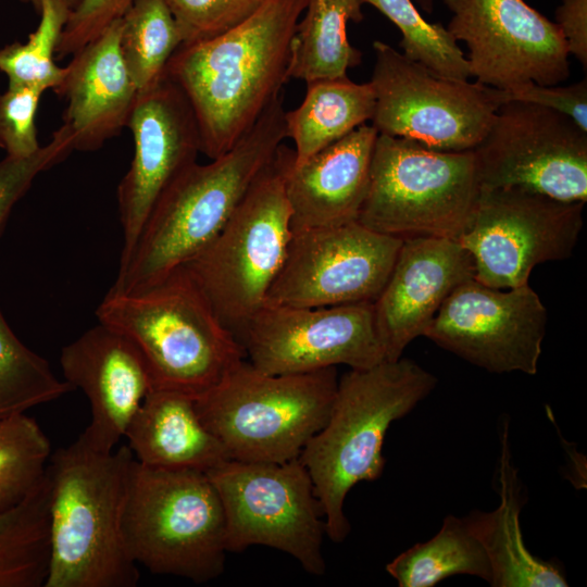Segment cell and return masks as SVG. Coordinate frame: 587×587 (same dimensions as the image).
<instances>
[{"instance_id": "cell-1", "label": "cell", "mask_w": 587, "mask_h": 587, "mask_svg": "<svg viewBox=\"0 0 587 587\" xmlns=\"http://www.w3.org/2000/svg\"><path fill=\"white\" fill-rule=\"evenodd\" d=\"M307 2L264 0L235 27L182 45L170 59L164 74L189 102L209 159L232 149L282 93Z\"/></svg>"}, {"instance_id": "cell-2", "label": "cell", "mask_w": 587, "mask_h": 587, "mask_svg": "<svg viewBox=\"0 0 587 587\" xmlns=\"http://www.w3.org/2000/svg\"><path fill=\"white\" fill-rule=\"evenodd\" d=\"M283 95L227 152L180 172L151 210L110 290L147 288L183 266L223 228L287 138Z\"/></svg>"}, {"instance_id": "cell-3", "label": "cell", "mask_w": 587, "mask_h": 587, "mask_svg": "<svg viewBox=\"0 0 587 587\" xmlns=\"http://www.w3.org/2000/svg\"><path fill=\"white\" fill-rule=\"evenodd\" d=\"M134 454L108 452L79 438L51 453L50 560L43 587H135L137 564L123 537V514Z\"/></svg>"}, {"instance_id": "cell-4", "label": "cell", "mask_w": 587, "mask_h": 587, "mask_svg": "<svg viewBox=\"0 0 587 587\" xmlns=\"http://www.w3.org/2000/svg\"><path fill=\"white\" fill-rule=\"evenodd\" d=\"M436 384L432 373L402 357L350 369L338 379L326 423L298 457L313 483L330 540L341 542L350 532L344 505L352 487L383 474V446L391 423L411 412Z\"/></svg>"}, {"instance_id": "cell-5", "label": "cell", "mask_w": 587, "mask_h": 587, "mask_svg": "<svg viewBox=\"0 0 587 587\" xmlns=\"http://www.w3.org/2000/svg\"><path fill=\"white\" fill-rule=\"evenodd\" d=\"M96 314L99 323L140 350L153 389L198 398L246 358L237 337L183 267L140 290H109Z\"/></svg>"}, {"instance_id": "cell-6", "label": "cell", "mask_w": 587, "mask_h": 587, "mask_svg": "<svg viewBox=\"0 0 587 587\" xmlns=\"http://www.w3.org/2000/svg\"><path fill=\"white\" fill-rule=\"evenodd\" d=\"M337 385L336 367L268 374L245 359L195 402L230 459L285 462L324 426Z\"/></svg>"}, {"instance_id": "cell-7", "label": "cell", "mask_w": 587, "mask_h": 587, "mask_svg": "<svg viewBox=\"0 0 587 587\" xmlns=\"http://www.w3.org/2000/svg\"><path fill=\"white\" fill-rule=\"evenodd\" d=\"M122 526L129 557L153 574L203 584L224 571V510L205 472L134 459Z\"/></svg>"}, {"instance_id": "cell-8", "label": "cell", "mask_w": 587, "mask_h": 587, "mask_svg": "<svg viewBox=\"0 0 587 587\" xmlns=\"http://www.w3.org/2000/svg\"><path fill=\"white\" fill-rule=\"evenodd\" d=\"M283 143L217 235L183 267L237 337L265 303L291 237Z\"/></svg>"}, {"instance_id": "cell-9", "label": "cell", "mask_w": 587, "mask_h": 587, "mask_svg": "<svg viewBox=\"0 0 587 587\" xmlns=\"http://www.w3.org/2000/svg\"><path fill=\"white\" fill-rule=\"evenodd\" d=\"M480 195L473 150L441 151L378 134L367 192L358 222L376 233L405 239L458 240Z\"/></svg>"}, {"instance_id": "cell-10", "label": "cell", "mask_w": 587, "mask_h": 587, "mask_svg": "<svg viewBox=\"0 0 587 587\" xmlns=\"http://www.w3.org/2000/svg\"><path fill=\"white\" fill-rule=\"evenodd\" d=\"M207 474L223 505L227 552L265 546L295 558L310 574H324V514L299 458L285 462L229 459Z\"/></svg>"}, {"instance_id": "cell-11", "label": "cell", "mask_w": 587, "mask_h": 587, "mask_svg": "<svg viewBox=\"0 0 587 587\" xmlns=\"http://www.w3.org/2000/svg\"><path fill=\"white\" fill-rule=\"evenodd\" d=\"M370 80L378 134L441 151L473 150L488 132L503 91L435 73L386 42H373Z\"/></svg>"}, {"instance_id": "cell-12", "label": "cell", "mask_w": 587, "mask_h": 587, "mask_svg": "<svg viewBox=\"0 0 587 587\" xmlns=\"http://www.w3.org/2000/svg\"><path fill=\"white\" fill-rule=\"evenodd\" d=\"M584 205L519 187L480 188L457 241L472 255L477 282L498 289L527 285L537 264L572 255Z\"/></svg>"}, {"instance_id": "cell-13", "label": "cell", "mask_w": 587, "mask_h": 587, "mask_svg": "<svg viewBox=\"0 0 587 587\" xmlns=\"http://www.w3.org/2000/svg\"><path fill=\"white\" fill-rule=\"evenodd\" d=\"M473 151L480 188L519 187L562 201L587 200V132L567 115L505 101Z\"/></svg>"}, {"instance_id": "cell-14", "label": "cell", "mask_w": 587, "mask_h": 587, "mask_svg": "<svg viewBox=\"0 0 587 587\" xmlns=\"http://www.w3.org/2000/svg\"><path fill=\"white\" fill-rule=\"evenodd\" d=\"M238 340L249 362L268 374L341 364L367 369L386 360L373 302L316 308L264 303Z\"/></svg>"}, {"instance_id": "cell-15", "label": "cell", "mask_w": 587, "mask_h": 587, "mask_svg": "<svg viewBox=\"0 0 587 587\" xmlns=\"http://www.w3.org/2000/svg\"><path fill=\"white\" fill-rule=\"evenodd\" d=\"M401 243V238L376 233L358 221L292 230L265 303L316 308L374 302Z\"/></svg>"}, {"instance_id": "cell-16", "label": "cell", "mask_w": 587, "mask_h": 587, "mask_svg": "<svg viewBox=\"0 0 587 587\" xmlns=\"http://www.w3.org/2000/svg\"><path fill=\"white\" fill-rule=\"evenodd\" d=\"M548 312L527 284L498 289L474 277L444 301L424 336L490 373H537Z\"/></svg>"}, {"instance_id": "cell-17", "label": "cell", "mask_w": 587, "mask_h": 587, "mask_svg": "<svg viewBox=\"0 0 587 587\" xmlns=\"http://www.w3.org/2000/svg\"><path fill=\"white\" fill-rule=\"evenodd\" d=\"M448 32L469 48L476 82L508 91L533 82L553 86L570 75L569 51L558 25L524 0H442Z\"/></svg>"}, {"instance_id": "cell-18", "label": "cell", "mask_w": 587, "mask_h": 587, "mask_svg": "<svg viewBox=\"0 0 587 587\" xmlns=\"http://www.w3.org/2000/svg\"><path fill=\"white\" fill-rule=\"evenodd\" d=\"M126 127L132 133L134 153L117 186L123 229L120 262L132 252L162 192L201 153L191 107L165 74L138 92Z\"/></svg>"}, {"instance_id": "cell-19", "label": "cell", "mask_w": 587, "mask_h": 587, "mask_svg": "<svg viewBox=\"0 0 587 587\" xmlns=\"http://www.w3.org/2000/svg\"><path fill=\"white\" fill-rule=\"evenodd\" d=\"M60 364L64 380L82 389L90 404V423L78 438L98 451L115 449L153 389L142 353L123 334L99 323L63 347Z\"/></svg>"}, {"instance_id": "cell-20", "label": "cell", "mask_w": 587, "mask_h": 587, "mask_svg": "<svg viewBox=\"0 0 587 587\" xmlns=\"http://www.w3.org/2000/svg\"><path fill=\"white\" fill-rule=\"evenodd\" d=\"M474 275L473 258L459 241L402 239L390 275L373 302L385 359H400L412 340L424 336L448 296Z\"/></svg>"}, {"instance_id": "cell-21", "label": "cell", "mask_w": 587, "mask_h": 587, "mask_svg": "<svg viewBox=\"0 0 587 587\" xmlns=\"http://www.w3.org/2000/svg\"><path fill=\"white\" fill-rule=\"evenodd\" d=\"M122 18L75 52L55 91L74 150L95 151L127 126L138 89L120 50Z\"/></svg>"}, {"instance_id": "cell-22", "label": "cell", "mask_w": 587, "mask_h": 587, "mask_svg": "<svg viewBox=\"0 0 587 587\" xmlns=\"http://www.w3.org/2000/svg\"><path fill=\"white\" fill-rule=\"evenodd\" d=\"M378 132L363 124L285 175L291 230L337 226L358 220L364 202Z\"/></svg>"}, {"instance_id": "cell-23", "label": "cell", "mask_w": 587, "mask_h": 587, "mask_svg": "<svg viewBox=\"0 0 587 587\" xmlns=\"http://www.w3.org/2000/svg\"><path fill=\"white\" fill-rule=\"evenodd\" d=\"M195 399L167 389H152L147 395L124 434L137 462L207 473L230 459L201 421Z\"/></svg>"}, {"instance_id": "cell-24", "label": "cell", "mask_w": 587, "mask_h": 587, "mask_svg": "<svg viewBox=\"0 0 587 587\" xmlns=\"http://www.w3.org/2000/svg\"><path fill=\"white\" fill-rule=\"evenodd\" d=\"M511 460L508 423L504 422L497 475L500 503L494 511H475L464 516L488 557L489 584L494 587H566L563 572L532 554L524 544L520 514L525 495Z\"/></svg>"}, {"instance_id": "cell-25", "label": "cell", "mask_w": 587, "mask_h": 587, "mask_svg": "<svg viewBox=\"0 0 587 587\" xmlns=\"http://www.w3.org/2000/svg\"><path fill=\"white\" fill-rule=\"evenodd\" d=\"M301 104L285 112L287 137L299 164L372 120L375 96L371 83L347 77L308 83Z\"/></svg>"}, {"instance_id": "cell-26", "label": "cell", "mask_w": 587, "mask_h": 587, "mask_svg": "<svg viewBox=\"0 0 587 587\" xmlns=\"http://www.w3.org/2000/svg\"><path fill=\"white\" fill-rule=\"evenodd\" d=\"M364 0H308L290 43L289 78L307 84L347 77L362 54L348 39L349 21L363 20Z\"/></svg>"}, {"instance_id": "cell-27", "label": "cell", "mask_w": 587, "mask_h": 587, "mask_svg": "<svg viewBox=\"0 0 587 587\" xmlns=\"http://www.w3.org/2000/svg\"><path fill=\"white\" fill-rule=\"evenodd\" d=\"M386 570L400 587H432L453 575L491 578L488 557L465 517L447 515L439 532L397 555Z\"/></svg>"}, {"instance_id": "cell-28", "label": "cell", "mask_w": 587, "mask_h": 587, "mask_svg": "<svg viewBox=\"0 0 587 587\" xmlns=\"http://www.w3.org/2000/svg\"><path fill=\"white\" fill-rule=\"evenodd\" d=\"M50 560L47 476L0 515V587L45 586Z\"/></svg>"}, {"instance_id": "cell-29", "label": "cell", "mask_w": 587, "mask_h": 587, "mask_svg": "<svg viewBox=\"0 0 587 587\" xmlns=\"http://www.w3.org/2000/svg\"><path fill=\"white\" fill-rule=\"evenodd\" d=\"M177 23L165 0H134L122 17L120 50L138 91L164 76L182 46Z\"/></svg>"}, {"instance_id": "cell-30", "label": "cell", "mask_w": 587, "mask_h": 587, "mask_svg": "<svg viewBox=\"0 0 587 587\" xmlns=\"http://www.w3.org/2000/svg\"><path fill=\"white\" fill-rule=\"evenodd\" d=\"M74 388L13 333L0 310V420L61 398Z\"/></svg>"}, {"instance_id": "cell-31", "label": "cell", "mask_w": 587, "mask_h": 587, "mask_svg": "<svg viewBox=\"0 0 587 587\" xmlns=\"http://www.w3.org/2000/svg\"><path fill=\"white\" fill-rule=\"evenodd\" d=\"M51 445L25 413L0 420V515L23 502L43 479Z\"/></svg>"}, {"instance_id": "cell-32", "label": "cell", "mask_w": 587, "mask_h": 587, "mask_svg": "<svg viewBox=\"0 0 587 587\" xmlns=\"http://www.w3.org/2000/svg\"><path fill=\"white\" fill-rule=\"evenodd\" d=\"M37 10L39 24L28 39L0 49V71L7 75L9 86L55 92L66 68L58 66L54 57L71 10L58 0H40Z\"/></svg>"}, {"instance_id": "cell-33", "label": "cell", "mask_w": 587, "mask_h": 587, "mask_svg": "<svg viewBox=\"0 0 587 587\" xmlns=\"http://www.w3.org/2000/svg\"><path fill=\"white\" fill-rule=\"evenodd\" d=\"M387 16L401 32L402 53L442 76L472 77L466 57L440 23L423 18L411 0H364Z\"/></svg>"}, {"instance_id": "cell-34", "label": "cell", "mask_w": 587, "mask_h": 587, "mask_svg": "<svg viewBox=\"0 0 587 587\" xmlns=\"http://www.w3.org/2000/svg\"><path fill=\"white\" fill-rule=\"evenodd\" d=\"M74 151V138L62 124L51 139L33 154L5 155L0 161V233L16 202L28 191L35 178L64 161Z\"/></svg>"}, {"instance_id": "cell-35", "label": "cell", "mask_w": 587, "mask_h": 587, "mask_svg": "<svg viewBox=\"0 0 587 587\" xmlns=\"http://www.w3.org/2000/svg\"><path fill=\"white\" fill-rule=\"evenodd\" d=\"M188 45L218 36L250 16L264 0H165Z\"/></svg>"}, {"instance_id": "cell-36", "label": "cell", "mask_w": 587, "mask_h": 587, "mask_svg": "<svg viewBox=\"0 0 587 587\" xmlns=\"http://www.w3.org/2000/svg\"><path fill=\"white\" fill-rule=\"evenodd\" d=\"M42 93L36 87L18 86L0 93V149L7 155L28 157L40 148L35 116Z\"/></svg>"}, {"instance_id": "cell-37", "label": "cell", "mask_w": 587, "mask_h": 587, "mask_svg": "<svg viewBox=\"0 0 587 587\" xmlns=\"http://www.w3.org/2000/svg\"><path fill=\"white\" fill-rule=\"evenodd\" d=\"M133 1L80 0L68 14L55 55H73L121 20Z\"/></svg>"}, {"instance_id": "cell-38", "label": "cell", "mask_w": 587, "mask_h": 587, "mask_svg": "<svg viewBox=\"0 0 587 587\" xmlns=\"http://www.w3.org/2000/svg\"><path fill=\"white\" fill-rule=\"evenodd\" d=\"M503 96L505 101L533 103L567 115L582 130L587 132L586 79L569 86H544L529 82L503 91Z\"/></svg>"}, {"instance_id": "cell-39", "label": "cell", "mask_w": 587, "mask_h": 587, "mask_svg": "<svg viewBox=\"0 0 587 587\" xmlns=\"http://www.w3.org/2000/svg\"><path fill=\"white\" fill-rule=\"evenodd\" d=\"M567 47L586 68L587 65V0H563L555 11L554 22Z\"/></svg>"}, {"instance_id": "cell-40", "label": "cell", "mask_w": 587, "mask_h": 587, "mask_svg": "<svg viewBox=\"0 0 587 587\" xmlns=\"http://www.w3.org/2000/svg\"><path fill=\"white\" fill-rule=\"evenodd\" d=\"M27 2H30L36 9L39 5L40 0H24ZM61 3H63L66 8H68L71 11L79 3L80 0H58Z\"/></svg>"}, {"instance_id": "cell-41", "label": "cell", "mask_w": 587, "mask_h": 587, "mask_svg": "<svg viewBox=\"0 0 587 587\" xmlns=\"http://www.w3.org/2000/svg\"><path fill=\"white\" fill-rule=\"evenodd\" d=\"M417 3L427 13L432 12V10H433V0H417Z\"/></svg>"}]
</instances>
